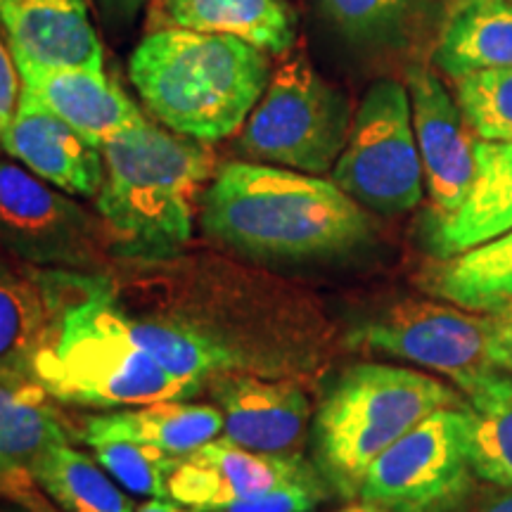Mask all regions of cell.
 I'll list each match as a JSON object with an SVG mask.
<instances>
[{"instance_id":"5bb4252c","label":"cell","mask_w":512,"mask_h":512,"mask_svg":"<svg viewBox=\"0 0 512 512\" xmlns=\"http://www.w3.org/2000/svg\"><path fill=\"white\" fill-rule=\"evenodd\" d=\"M207 384L223 415V441L259 453H297L311 420V403L297 384L247 373H223Z\"/></svg>"},{"instance_id":"8d00e7d4","label":"cell","mask_w":512,"mask_h":512,"mask_svg":"<svg viewBox=\"0 0 512 512\" xmlns=\"http://www.w3.org/2000/svg\"><path fill=\"white\" fill-rule=\"evenodd\" d=\"M119 3H124V5H140V3H147V0H119Z\"/></svg>"},{"instance_id":"7c38bea8","label":"cell","mask_w":512,"mask_h":512,"mask_svg":"<svg viewBox=\"0 0 512 512\" xmlns=\"http://www.w3.org/2000/svg\"><path fill=\"white\" fill-rule=\"evenodd\" d=\"M318 477H323L318 467L299 451L259 453L214 439L192 453L176 456L169 496L192 512H214L238 498Z\"/></svg>"},{"instance_id":"6da1fadb","label":"cell","mask_w":512,"mask_h":512,"mask_svg":"<svg viewBox=\"0 0 512 512\" xmlns=\"http://www.w3.org/2000/svg\"><path fill=\"white\" fill-rule=\"evenodd\" d=\"M209 238L268 261H306L361 247L373 235L368 209L323 176L259 162H228L202 192Z\"/></svg>"},{"instance_id":"9c48e42d","label":"cell","mask_w":512,"mask_h":512,"mask_svg":"<svg viewBox=\"0 0 512 512\" xmlns=\"http://www.w3.org/2000/svg\"><path fill=\"white\" fill-rule=\"evenodd\" d=\"M0 245L43 268L102 273L112 240L62 190L0 159Z\"/></svg>"},{"instance_id":"4316f807","label":"cell","mask_w":512,"mask_h":512,"mask_svg":"<svg viewBox=\"0 0 512 512\" xmlns=\"http://www.w3.org/2000/svg\"><path fill=\"white\" fill-rule=\"evenodd\" d=\"M316 5L351 46L401 50L427 27L437 0H316Z\"/></svg>"},{"instance_id":"44dd1931","label":"cell","mask_w":512,"mask_h":512,"mask_svg":"<svg viewBox=\"0 0 512 512\" xmlns=\"http://www.w3.org/2000/svg\"><path fill=\"white\" fill-rule=\"evenodd\" d=\"M432 62L453 81L512 69V0H456L439 31Z\"/></svg>"},{"instance_id":"1f68e13d","label":"cell","mask_w":512,"mask_h":512,"mask_svg":"<svg viewBox=\"0 0 512 512\" xmlns=\"http://www.w3.org/2000/svg\"><path fill=\"white\" fill-rule=\"evenodd\" d=\"M486 318H489L486 354H489L491 366L512 373V309Z\"/></svg>"},{"instance_id":"e575fe53","label":"cell","mask_w":512,"mask_h":512,"mask_svg":"<svg viewBox=\"0 0 512 512\" xmlns=\"http://www.w3.org/2000/svg\"><path fill=\"white\" fill-rule=\"evenodd\" d=\"M136 512H192L185 505L171 501V498H152L143 505H138Z\"/></svg>"},{"instance_id":"d6986e66","label":"cell","mask_w":512,"mask_h":512,"mask_svg":"<svg viewBox=\"0 0 512 512\" xmlns=\"http://www.w3.org/2000/svg\"><path fill=\"white\" fill-rule=\"evenodd\" d=\"M512 228V140H477L475 176L465 202L432 230L441 259Z\"/></svg>"},{"instance_id":"d590c367","label":"cell","mask_w":512,"mask_h":512,"mask_svg":"<svg viewBox=\"0 0 512 512\" xmlns=\"http://www.w3.org/2000/svg\"><path fill=\"white\" fill-rule=\"evenodd\" d=\"M335 512H387V510L377 508V505H370L366 501H356V503L351 501L349 505H344V508H339Z\"/></svg>"},{"instance_id":"d4e9b609","label":"cell","mask_w":512,"mask_h":512,"mask_svg":"<svg viewBox=\"0 0 512 512\" xmlns=\"http://www.w3.org/2000/svg\"><path fill=\"white\" fill-rule=\"evenodd\" d=\"M463 396L472 470L482 482L512 491V373L491 370Z\"/></svg>"},{"instance_id":"603a6c76","label":"cell","mask_w":512,"mask_h":512,"mask_svg":"<svg viewBox=\"0 0 512 512\" xmlns=\"http://www.w3.org/2000/svg\"><path fill=\"white\" fill-rule=\"evenodd\" d=\"M43 389L0 387V498L31 482L43 451L69 441L64 418Z\"/></svg>"},{"instance_id":"8992f818","label":"cell","mask_w":512,"mask_h":512,"mask_svg":"<svg viewBox=\"0 0 512 512\" xmlns=\"http://www.w3.org/2000/svg\"><path fill=\"white\" fill-rule=\"evenodd\" d=\"M354 110L347 95L294 53L275 69L240 133L252 162L323 176L347 145Z\"/></svg>"},{"instance_id":"7402d4cb","label":"cell","mask_w":512,"mask_h":512,"mask_svg":"<svg viewBox=\"0 0 512 512\" xmlns=\"http://www.w3.org/2000/svg\"><path fill=\"white\" fill-rule=\"evenodd\" d=\"M422 287L460 309L494 316L512 309V228L482 245L434 261Z\"/></svg>"},{"instance_id":"7a4b0ae2","label":"cell","mask_w":512,"mask_h":512,"mask_svg":"<svg viewBox=\"0 0 512 512\" xmlns=\"http://www.w3.org/2000/svg\"><path fill=\"white\" fill-rule=\"evenodd\" d=\"M50 399L86 408H133L188 401L204 382L185 380L136 347L124 328L117 290L102 273L57 268V309L36 361Z\"/></svg>"},{"instance_id":"ba28073f","label":"cell","mask_w":512,"mask_h":512,"mask_svg":"<svg viewBox=\"0 0 512 512\" xmlns=\"http://www.w3.org/2000/svg\"><path fill=\"white\" fill-rule=\"evenodd\" d=\"M475 479L463 406L441 408L370 465L358 501L387 512H458Z\"/></svg>"},{"instance_id":"4dcf8cb0","label":"cell","mask_w":512,"mask_h":512,"mask_svg":"<svg viewBox=\"0 0 512 512\" xmlns=\"http://www.w3.org/2000/svg\"><path fill=\"white\" fill-rule=\"evenodd\" d=\"M19 93H22V79L15 57L10 53V46H5L0 36V143L8 138L12 119H15Z\"/></svg>"},{"instance_id":"5b68a950","label":"cell","mask_w":512,"mask_h":512,"mask_svg":"<svg viewBox=\"0 0 512 512\" xmlns=\"http://www.w3.org/2000/svg\"><path fill=\"white\" fill-rule=\"evenodd\" d=\"M465 406V396L420 370L358 363L344 370L311 422L313 460L330 491L358 501L370 465L441 408Z\"/></svg>"},{"instance_id":"2e32d148","label":"cell","mask_w":512,"mask_h":512,"mask_svg":"<svg viewBox=\"0 0 512 512\" xmlns=\"http://www.w3.org/2000/svg\"><path fill=\"white\" fill-rule=\"evenodd\" d=\"M0 147L64 195L98 197L105 178L100 147L88 143L27 91L19 93L15 119Z\"/></svg>"},{"instance_id":"ac0fdd59","label":"cell","mask_w":512,"mask_h":512,"mask_svg":"<svg viewBox=\"0 0 512 512\" xmlns=\"http://www.w3.org/2000/svg\"><path fill=\"white\" fill-rule=\"evenodd\" d=\"M147 27L240 38L264 53H290L297 19L285 0H155Z\"/></svg>"},{"instance_id":"4fadbf2b","label":"cell","mask_w":512,"mask_h":512,"mask_svg":"<svg viewBox=\"0 0 512 512\" xmlns=\"http://www.w3.org/2000/svg\"><path fill=\"white\" fill-rule=\"evenodd\" d=\"M57 309V268H43L0 245V387L41 389L36 361Z\"/></svg>"},{"instance_id":"f1b7e54d","label":"cell","mask_w":512,"mask_h":512,"mask_svg":"<svg viewBox=\"0 0 512 512\" xmlns=\"http://www.w3.org/2000/svg\"><path fill=\"white\" fill-rule=\"evenodd\" d=\"M456 100L479 140H512V69L458 79Z\"/></svg>"},{"instance_id":"f546056e","label":"cell","mask_w":512,"mask_h":512,"mask_svg":"<svg viewBox=\"0 0 512 512\" xmlns=\"http://www.w3.org/2000/svg\"><path fill=\"white\" fill-rule=\"evenodd\" d=\"M332 496L328 482L323 477L311 482H294L275 486L264 494H254L230 501L214 512H313L320 503Z\"/></svg>"},{"instance_id":"8fae6325","label":"cell","mask_w":512,"mask_h":512,"mask_svg":"<svg viewBox=\"0 0 512 512\" xmlns=\"http://www.w3.org/2000/svg\"><path fill=\"white\" fill-rule=\"evenodd\" d=\"M415 140L437 221L451 216L465 202L475 176V143L472 128L441 76L427 64L406 69Z\"/></svg>"},{"instance_id":"277c9868","label":"cell","mask_w":512,"mask_h":512,"mask_svg":"<svg viewBox=\"0 0 512 512\" xmlns=\"http://www.w3.org/2000/svg\"><path fill=\"white\" fill-rule=\"evenodd\" d=\"M128 74L155 119L204 143L240 131L271 81L264 50L188 29L147 31Z\"/></svg>"},{"instance_id":"3957f363","label":"cell","mask_w":512,"mask_h":512,"mask_svg":"<svg viewBox=\"0 0 512 512\" xmlns=\"http://www.w3.org/2000/svg\"><path fill=\"white\" fill-rule=\"evenodd\" d=\"M100 152L105 178L95 207L112 247L138 259H164L190 242L200 192L216 174L211 143L145 119Z\"/></svg>"},{"instance_id":"836d02e7","label":"cell","mask_w":512,"mask_h":512,"mask_svg":"<svg viewBox=\"0 0 512 512\" xmlns=\"http://www.w3.org/2000/svg\"><path fill=\"white\" fill-rule=\"evenodd\" d=\"M470 512H512V491L503 489V494L484 498V501L475 505Z\"/></svg>"},{"instance_id":"74e56055","label":"cell","mask_w":512,"mask_h":512,"mask_svg":"<svg viewBox=\"0 0 512 512\" xmlns=\"http://www.w3.org/2000/svg\"><path fill=\"white\" fill-rule=\"evenodd\" d=\"M19 505V503H17ZM0 512H31L29 508H24V505H19V510H0Z\"/></svg>"},{"instance_id":"83f0119b","label":"cell","mask_w":512,"mask_h":512,"mask_svg":"<svg viewBox=\"0 0 512 512\" xmlns=\"http://www.w3.org/2000/svg\"><path fill=\"white\" fill-rule=\"evenodd\" d=\"M102 470L117 482L121 489L138 496L171 498L169 477L176 456L157 451V448L128 439H98L88 444Z\"/></svg>"},{"instance_id":"d6a6232c","label":"cell","mask_w":512,"mask_h":512,"mask_svg":"<svg viewBox=\"0 0 512 512\" xmlns=\"http://www.w3.org/2000/svg\"><path fill=\"white\" fill-rule=\"evenodd\" d=\"M5 501L24 505V508H29L31 512H60L48 503V496H43V491L38 489L34 482H27L17 486V489H12L10 494L5 496Z\"/></svg>"},{"instance_id":"52a82bcc","label":"cell","mask_w":512,"mask_h":512,"mask_svg":"<svg viewBox=\"0 0 512 512\" xmlns=\"http://www.w3.org/2000/svg\"><path fill=\"white\" fill-rule=\"evenodd\" d=\"M330 174L351 200L375 214L396 216L418 207L425 176L406 83L380 79L368 88Z\"/></svg>"},{"instance_id":"30bf717a","label":"cell","mask_w":512,"mask_h":512,"mask_svg":"<svg viewBox=\"0 0 512 512\" xmlns=\"http://www.w3.org/2000/svg\"><path fill=\"white\" fill-rule=\"evenodd\" d=\"M486 332L489 318L482 313L411 299L356 328L351 344L434 370L465 394L496 370L486 354Z\"/></svg>"},{"instance_id":"ffe728a7","label":"cell","mask_w":512,"mask_h":512,"mask_svg":"<svg viewBox=\"0 0 512 512\" xmlns=\"http://www.w3.org/2000/svg\"><path fill=\"white\" fill-rule=\"evenodd\" d=\"M223 432V415L216 406L188 401H157L124 408L117 413L93 415L86 420L83 441L128 439L152 446L169 456H185Z\"/></svg>"},{"instance_id":"9a60e30c","label":"cell","mask_w":512,"mask_h":512,"mask_svg":"<svg viewBox=\"0 0 512 512\" xmlns=\"http://www.w3.org/2000/svg\"><path fill=\"white\" fill-rule=\"evenodd\" d=\"M0 27L19 67L105 72L86 0H0Z\"/></svg>"},{"instance_id":"e0dca14e","label":"cell","mask_w":512,"mask_h":512,"mask_svg":"<svg viewBox=\"0 0 512 512\" xmlns=\"http://www.w3.org/2000/svg\"><path fill=\"white\" fill-rule=\"evenodd\" d=\"M19 79L22 91L95 147H102L121 131L145 121L136 102L105 72L19 67Z\"/></svg>"},{"instance_id":"cb8c5ba5","label":"cell","mask_w":512,"mask_h":512,"mask_svg":"<svg viewBox=\"0 0 512 512\" xmlns=\"http://www.w3.org/2000/svg\"><path fill=\"white\" fill-rule=\"evenodd\" d=\"M121 311H124V328L136 347L178 377L207 384L216 375L242 373L252 368L240 351L200 330L166 323V320L133 316L124 304H121Z\"/></svg>"},{"instance_id":"484cf974","label":"cell","mask_w":512,"mask_h":512,"mask_svg":"<svg viewBox=\"0 0 512 512\" xmlns=\"http://www.w3.org/2000/svg\"><path fill=\"white\" fill-rule=\"evenodd\" d=\"M31 482L60 512H136L126 491L95 458L69 441L46 448L31 467Z\"/></svg>"}]
</instances>
